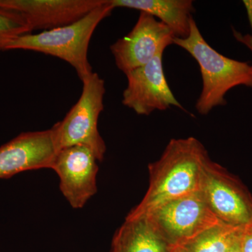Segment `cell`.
<instances>
[{"label": "cell", "instance_id": "cell-2", "mask_svg": "<svg viewBox=\"0 0 252 252\" xmlns=\"http://www.w3.org/2000/svg\"><path fill=\"white\" fill-rule=\"evenodd\" d=\"M173 44L187 51L200 67L203 85L195 109L201 115L225 105L226 94L237 86L252 88V65L217 52L204 39L195 20L190 23L189 35L185 39L174 38Z\"/></svg>", "mask_w": 252, "mask_h": 252}, {"label": "cell", "instance_id": "cell-17", "mask_svg": "<svg viewBox=\"0 0 252 252\" xmlns=\"http://www.w3.org/2000/svg\"><path fill=\"white\" fill-rule=\"evenodd\" d=\"M241 246L243 252H252V224L242 230Z\"/></svg>", "mask_w": 252, "mask_h": 252}, {"label": "cell", "instance_id": "cell-19", "mask_svg": "<svg viewBox=\"0 0 252 252\" xmlns=\"http://www.w3.org/2000/svg\"><path fill=\"white\" fill-rule=\"evenodd\" d=\"M171 252H182V251L177 247H172L171 248Z\"/></svg>", "mask_w": 252, "mask_h": 252}, {"label": "cell", "instance_id": "cell-3", "mask_svg": "<svg viewBox=\"0 0 252 252\" xmlns=\"http://www.w3.org/2000/svg\"><path fill=\"white\" fill-rule=\"evenodd\" d=\"M114 9L111 0H104L103 4L79 21L38 34L19 36L5 51L26 50L59 58L74 67L82 80L94 72L88 58L93 34L99 23L110 16Z\"/></svg>", "mask_w": 252, "mask_h": 252}, {"label": "cell", "instance_id": "cell-1", "mask_svg": "<svg viewBox=\"0 0 252 252\" xmlns=\"http://www.w3.org/2000/svg\"><path fill=\"white\" fill-rule=\"evenodd\" d=\"M210 159L195 137L172 139L160 158L149 164L148 190L126 219L143 218L164 204L200 191Z\"/></svg>", "mask_w": 252, "mask_h": 252}, {"label": "cell", "instance_id": "cell-10", "mask_svg": "<svg viewBox=\"0 0 252 252\" xmlns=\"http://www.w3.org/2000/svg\"><path fill=\"white\" fill-rule=\"evenodd\" d=\"M56 154L51 129L22 132L0 147V179L28 170L52 168Z\"/></svg>", "mask_w": 252, "mask_h": 252}, {"label": "cell", "instance_id": "cell-18", "mask_svg": "<svg viewBox=\"0 0 252 252\" xmlns=\"http://www.w3.org/2000/svg\"><path fill=\"white\" fill-rule=\"evenodd\" d=\"M226 252H243L241 246V234L240 235V236L235 240L234 243L231 245V247L228 249Z\"/></svg>", "mask_w": 252, "mask_h": 252}, {"label": "cell", "instance_id": "cell-4", "mask_svg": "<svg viewBox=\"0 0 252 252\" xmlns=\"http://www.w3.org/2000/svg\"><path fill=\"white\" fill-rule=\"evenodd\" d=\"M82 92L77 103L61 122L51 130L58 152L67 147L84 145L91 149L98 161H102L107 147L97 128L104 109L105 82L97 73L93 72L81 80Z\"/></svg>", "mask_w": 252, "mask_h": 252}, {"label": "cell", "instance_id": "cell-14", "mask_svg": "<svg viewBox=\"0 0 252 252\" xmlns=\"http://www.w3.org/2000/svg\"><path fill=\"white\" fill-rule=\"evenodd\" d=\"M243 229L221 223L177 248L182 252H226Z\"/></svg>", "mask_w": 252, "mask_h": 252}, {"label": "cell", "instance_id": "cell-11", "mask_svg": "<svg viewBox=\"0 0 252 252\" xmlns=\"http://www.w3.org/2000/svg\"><path fill=\"white\" fill-rule=\"evenodd\" d=\"M104 0H0V8L22 15L31 31H50L79 21Z\"/></svg>", "mask_w": 252, "mask_h": 252}, {"label": "cell", "instance_id": "cell-8", "mask_svg": "<svg viewBox=\"0 0 252 252\" xmlns=\"http://www.w3.org/2000/svg\"><path fill=\"white\" fill-rule=\"evenodd\" d=\"M161 53L150 63L126 74L127 86L123 93L122 104L141 116L172 107L185 110L176 99L164 72Z\"/></svg>", "mask_w": 252, "mask_h": 252}, {"label": "cell", "instance_id": "cell-6", "mask_svg": "<svg viewBox=\"0 0 252 252\" xmlns=\"http://www.w3.org/2000/svg\"><path fill=\"white\" fill-rule=\"evenodd\" d=\"M200 193L223 223L245 228L252 224V195L245 185L220 164L207 162Z\"/></svg>", "mask_w": 252, "mask_h": 252}, {"label": "cell", "instance_id": "cell-16", "mask_svg": "<svg viewBox=\"0 0 252 252\" xmlns=\"http://www.w3.org/2000/svg\"><path fill=\"white\" fill-rule=\"evenodd\" d=\"M243 4L245 5V9L248 14L249 22H250V28H251V33L242 34L241 33L237 31H234L233 32H234L235 39L243 44L244 45L246 46L252 52V0H245L243 1Z\"/></svg>", "mask_w": 252, "mask_h": 252}, {"label": "cell", "instance_id": "cell-5", "mask_svg": "<svg viewBox=\"0 0 252 252\" xmlns=\"http://www.w3.org/2000/svg\"><path fill=\"white\" fill-rule=\"evenodd\" d=\"M143 218L171 248L180 246L223 223L212 211L200 191L164 204Z\"/></svg>", "mask_w": 252, "mask_h": 252}, {"label": "cell", "instance_id": "cell-7", "mask_svg": "<svg viewBox=\"0 0 252 252\" xmlns=\"http://www.w3.org/2000/svg\"><path fill=\"white\" fill-rule=\"evenodd\" d=\"M175 38L170 28L147 13L140 12L137 23L128 34L110 46L116 65L124 74L150 63Z\"/></svg>", "mask_w": 252, "mask_h": 252}, {"label": "cell", "instance_id": "cell-9", "mask_svg": "<svg viewBox=\"0 0 252 252\" xmlns=\"http://www.w3.org/2000/svg\"><path fill=\"white\" fill-rule=\"evenodd\" d=\"M97 161L84 145L67 147L56 154L51 169L59 175L61 192L73 208H82L97 193Z\"/></svg>", "mask_w": 252, "mask_h": 252}, {"label": "cell", "instance_id": "cell-12", "mask_svg": "<svg viewBox=\"0 0 252 252\" xmlns=\"http://www.w3.org/2000/svg\"><path fill=\"white\" fill-rule=\"evenodd\" d=\"M118 7L147 13L170 28L175 38L185 39L190 34L195 12L192 0H111Z\"/></svg>", "mask_w": 252, "mask_h": 252}, {"label": "cell", "instance_id": "cell-13", "mask_svg": "<svg viewBox=\"0 0 252 252\" xmlns=\"http://www.w3.org/2000/svg\"><path fill=\"white\" fill-rule=\"evenodd\" d=\"M111 252H171V247L147 219H126L114 235Z\"/></svg>", "mask_w": 252, "mask_h": 252}, {"label": "cell", "instance_id": "cell-15", "mask_svg": "<svg viewBox=\"0 0 252 252\" xmlns=\"http://www.w3.org/2000/svg\"><path fill=\"white\" fill-rule=\"evenodd\" d=\"M31 33L22 15L12 10L0 8V51H5L16 38Z\"/></svg>", "mask_w": 252, "mask_h": 252}]
</instances>
